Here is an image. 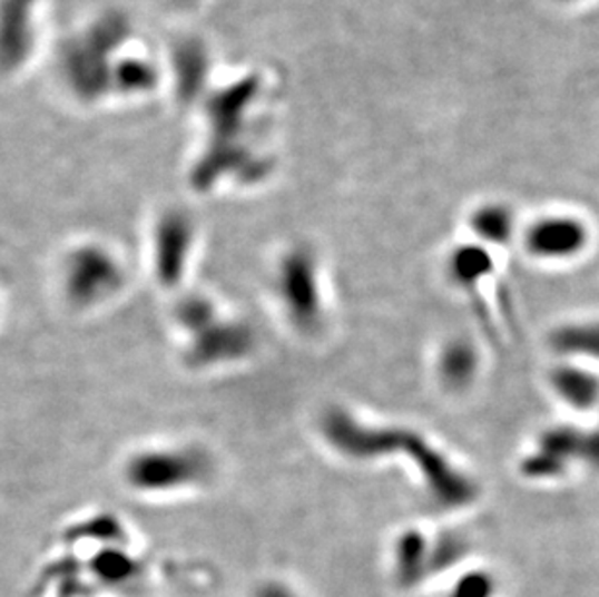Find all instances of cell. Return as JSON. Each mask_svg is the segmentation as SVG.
Listing matches in <instances>:
<instances>
[{
  "mask_svg": "<svg viewBox=\"0 0 599 597\" xmlns=\"http://www.w3.org/2000/svg\"><path fill=\"white\" fill-rule=\"evenodd\" d=\"M526 245L538 258L564 261L585 248V225L570 217H546L528 232Z\"/></svg>",
  "mask_w": 599,
  "mask_h": 597,
  "instance_id": "6da1fadb",
  "label": "cell"
},
{
  "mask_svg": "<svg viewBox=\"0 0 599 597\" xmlns=\"http://www.w3.org/2000/svg\"><path fill=\"white\" fill-rule=\"evenodd\" d=\"M284 303L289 309V313L303 324L318 319V287L315 282V264L311 256L305 253L293 254L289 261L285 262L284 277Z\"/></svg>",
  "mask_w": 599,
  "mask_h": 597,
  "instance_id": "7a4b0ae2",
  "label": "cell"
},
{
  "mask_svg": "<svg viewBox=\"0 0 599 597\" xmlns=\"http://www.w3.org/2000/svg\"><path fill=\"white\" fill-rule=\"evenodd\" d=\"M551 384L557 397L575 408H590L598 400V379L580 366L570 363L557 366L551 373Z\"/></svg>",
  "mask_w": 599,
  "mask_h": 597,
  "instance_id": "3957f363",
  "label": "cell"
},
{
  "mask_svg": "<svg viewBox=\"0 0 599 597\" xmlns=\"http://www.w3.org/2000/svg\"><path fill=\"white\" fill-rule=\"evenodd\" d=\"M475 373V353L472 345L464 342L450 344L441 358V376L446 384L454 389H462L465 382L472 381Z\"/></svg>",
  "mask_w": 599,
  "mask_h": 597,
  "instance_id": "277c9868",
  "label": "cell"
},
{
  "mask_svg": "<svg viewBox=\"0 0 599 597\" xmlns=\"http://www.w3.org/2000/svg\"><path fill=\"white\" fill-rule=\"evenodd\" d=\"M473 229L481 237L485 239L494 241V243H501L510 237L512 232V217L509 212L499 206H491V208H483L473 217Z\"/></svg>",
  "mask_w": 599,
  "mask_h": 597,
  "instance_id": "5b68a950",
  "label": "cell"
},
{
  "mask_svg": "<svg viewBox=\"0 0 599 597\" xmlns=\"http://www.w3.org/2000/svg\"><path fill=\"white\" fill-rule=\"evenodd\" d=\"M493 596V584L488 576L470 575L465 576L462 583L458 584L452 597H491Z\"/></svg>",
  "mask_w": 599,
  "mask_h": 597,
  "instance_id": "8992f818",
  "label": "cell"
}]
</instances>
